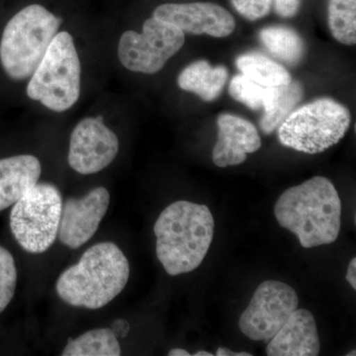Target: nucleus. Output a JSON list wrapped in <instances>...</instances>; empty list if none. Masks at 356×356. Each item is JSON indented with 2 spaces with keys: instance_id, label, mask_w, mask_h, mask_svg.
<instances>
[{
  "instance_id": "obj_18",
  "label": "nucleus",
  "mask_w": 356,
  "mask_h": 356,
  "mask_svg": "<svg viewBox=\"0 0 356 356\" xmlns=\"http://www.w3.org/2000/svg\"><path fill=\"white\" fill-rule=\"evenodd\" d=\"M259 37L267 50L286 64H298L305 53L303 40L290 28L283 26L264 28Z\"/></svg>"
},
{
  "instance_id": "obj_7",
  "label": "nucleus",
  "mask_w": 356,
  "mask_h": 356,
  "mask_svg": "<svg viewBox=\"0 0 356 356\" xmlns=\"http://www.w3.org/2000/svg\"><path fill=\"white\" fill-rule=\"evenodd\" d=\"M62 194L51 184H37L13 205L10 229L21 248L42 254L58 238L63 211Z\"/></svg>"
},
{
  "instance_id": "obj_23",
  "label": "nucleus",
  "mask_w": 356,
  "mask_h": 356,
  "mask_svg": "<svg viewBox=\"0 0 356 356\" xmlns=\"http://www.w3.org/2000/svg\"><path fill=\"white\" fill-rule=\"evenodd\" d=\"M17 268L14 257L0 245V313L6 310L15 294Z\"/></svg>"
},
{
  "instance_id": "obj_29",
  "label": "nucleus",
  "mask_w": 356,
  "mask_h": 356,
  "mask_svg": "<svg viewBox=\"0 0 356 356\" xmlns=\"http://www.w3.org/2000/svg\"><path fill=\"white\" fill-rule=\"evenodd\" d=\"M168 355L170 356H191V353L188 351L185 350H182V348H173V350H170V353H168Z\"/></svg>"
},
{
  "instance_id": "obj_28",
  "label": "nucleus",
  "mask_w": 356,
  "mask_h": 356,
  "mask_svg": "<svg viewBox=\"0 0 356 356\" xmlns=\"http://www.w3.org/2000/svg\"><path fill=\"white\" fill-rule=\"evenodd\" d=\"M217 356H252L250 353H234L233 350H229L227 348H218Z\"/></svg>"
},
{
  "instance_id": "obj_19",
  "label": "nucleus",
  "mask_w": 356,
  "mask_h": 356,
  "mask_svg": "<svg viewBox=\"0 0 356 356\" xmlns=\"http://www.w3.org/2000/svg\"><path fill=\"white\" fill-rule=\"evenodd\" d=\"M120 344L109 327L84 332L76 339H69L63 356H119Z\"/></svg>"
},
{
  "instance_id": "obj_8",
  "label": "nucleus",
  "mask_w": 356,
  "mask_h": 356,
  "mask_svg": "<svg viewBox=\"0 0 356 356\" xmlns=\"http://www.w3.org/2000/svg\"><path fill=\"white\" fill-rule=\"evenodd\" d=\"M185 35L175 25L152 17L145 21L142 33L126 31L118 46L119 60L134 72L153 74L179 51Z\"/></svg>"
},
{
  "instance_id": "obj_9",
  "label": "nucleus",
  "mask_w": 356,
  "mask_h": 356,
  "mask_svg": "<svg viewBox=\"0 0 356 356\" xmlns=\"http://www.w3.org/2000/svg\"><path fill=\"white\" fill-rule=\"evenodd\" d=\"M298 295L286 283L264 281L243 312L240 330L252 341L268 343L298 309Z\"/></svg>"
},
{
  "instance_id": "obj_2",
  "label": "nucleus",
  "mask_w": 356,
  "mask_h": 356,
  "mask_svg": "<svg viewBox=\"0 0 356 356\" xmlns=\"http://www.w3.org/2000/svg\"><path fill=\"white\" fill-rule=\"evenodd\" d=\"M215 221L203 204L177 201L161 213L154 226L156 257L170 276L201 266L214 238Z\"/></svg>"
},
{
  "instance_id": "obj_25",
  "label": "nucleus",
  "mask_w": 356,
  "mask_h": 356,
  "mask_svg": "<svg viewBox=\"0 0 356 356\" xmlns=\"http://www.w3.org/2000/svg\"><path fill=\"white\" fill-rule=\"evenodd\" d=\"M301 0H274L275 13L283 18H292L299 13Z\"/></svg>"
},
{
  "instance_id": "obj_21",
  "label": "nucleus",
  "mask_w": 356,
  "mask_h": 356,
  "mask_svg": "<svg viewBox=\"0 0 356 356\" xmlns=\"http://www.w3.org/2000/svg\"><path fill=\"white\" fill-rule=\"evenodd\" d=\"M327 22L332 37L341 44H356V0H329Z\"/></svg>"
},
{
  "instance_id": "obj_16",
  "label": "nucleus",
  "mask_w": 356,
  "mask_h": 356,
  "mask_svg": "<svg viewBox=\"0 0 356 356\" xmlns=\"http://www.w3.org/2000/svg\"><path fill=\"white\" fill-rule=\"evenodd\" d=\"M228 77V70L224 65L213 67L207 60H199L180 72L177 84L182 90L195 93L204 102H211L221 95Z\"/></svg>"
},
{
  "instance_id": "obj_12",
  "label": "nucleus",
  "mask_w": 356,
  "mask_h": 356,
  "mask_svg": "<svg viewBox=\"0 0 356 356\" xmlns=\"http://www.w3.org/2000/svg\"><path fill=\"white\" fill-rule=\"evenodd\" d=\"M110 194L105 187H96L83 198H69L63 205L58 238L63 245L76 250L88 242L106 215Z\"/></svg>"
},
{
  "instance_id": "obj_6",
  "label": "nucleus",
  "mask_w": 356,
  "mask_h": 356,
  "mask_svg": "<svg viewBox=\"0 0 356 356\" xmlns=\"http://www.w3.org/2000/svg\"><path fill=\"white\" fill-rule=\"evenodd\" d=\"M350 123V110L344 105L321 98L288 115L278 127V140L300 153L321 154L343 139Z\"/></svg>"
},
{
  "instance_id": "obj_14",
  "label": "nucleus",
  "mask_w": 356,
  "mask_h": 356,
  "mask_svg": "<svg viewBox=\"0 0 356 356\" xmlns=\"http://www.w3.org/2000/svg\"><path fill=\"white\" fill-rule=\"evenodd\" d=\"M320 351L315 318L305 309H297L266 348L268 356H317Z\"/></svg>"
},
{
  "instance_id": "obj_31",
  "label": "nucleus",
  "mask_w": 356,
  "mask_h": 356,
  "mask_svg": "<svg viewBox=\"0 0 356 356\" xmlns=\"http://www.w3.org/2000/svg\"><path fill=\"white\" fill-rule=\"evenodd\" d=\"M355 355H356L355 350L350 351V353H348V355H346V356H355Z\"/></svg>"
},
{
  "instance_id": "obj_20",
  "label": "nucleus",
  "mask_w": 356,
  "mask_h": 356,
  "mask_svg": "<svg viewBox=\"0 0 356 356\" xmlns=\"http://www.w3.org/2000/svg\"><path fill=\"white\" fill-rule=\"evenodd\" d=\"M229 93L233 99L243 103L248 108L254 111L262 108L264 113H267L273 109L277 97L278 86L266 88L243 74H238L229 83Z\"/></svg>"
},
{
  "instance_id": "obj_13",
  "label": "nucleus",
  "mask_w": 356,
  "mask_h": 356,
  "mask_svg": "<svg viewBox=\"0 0 356 356\" xmlns=\"http://www.w3.org/2000/svg\"><path fill=\"white\" fill-rule=\"evenodd\" d=\"M218 140L213 149V163L218 168L242 165L248 154L261 147V139L254 124L229 113L217 119Z\"/></svg>"
},
{
  "instance_id": "obj_3",
  "label": "nucleus",
  "mask_w": 356,
  "mask_h": 356,
  "mask_svg": "<svg viewBox=\"0 0 356 356\" xmlns=\"http://www.w3.org/2000/svg\"><path fill=\"white\" fill-rule=\"evenodd\" d=\"M130 264L118 245L96 243L74 266L65 269L56 282V291L65 303L97 310L116 298L127 285Z\"/></svg>"
},
{
  "instance_id": "obj_11",
  "label": "nucleus",
  "mask_w": 356,
  "mask_h": 356,
  "mask_svg": "<svg viewBox=\"0 0 356 356\" xmlns=\"http://www.w3.org/2000/svg\"><path fill=\"white\" fill-rule=\"evenodd\" d=\"M153 17L175 25L192 35L225 38L234 32L235 18L224 7L211 2L165 3L156 7Z\"/></svg>"
},
{
  "instance_id": "obj_10",
  "label": "nucleus",
  "mask_w": 356,
  "mask_h": 356,
  "mask_svg": "<svg viewBox=\"0 0 356 356\" xmlns=\"http://www.w3.org/2000/svg\"><path fill=\"white\" fill-rule=\"evenodd\" d=\"M119 152L116 134L103 123L102 116L79 122L70 135L69 163L81 175L102 172Z\"/></svg>"
},
{
  "instance_id": "obj_1",
  "label": "nucleus",
  "mask_w": 356,
  "mask_h": 356,
  "mask_svg": "<svg viewBox=\"0 0 356 356\" xmlns=\"http://www.w3.org/2000/svg\"><path fill=\"white\" fill-rule=\"evenodd\" d=\"M341 201L331 180L315 177L281 194L274 215L281 228L298 236L302 247L330 245L339 238Z\"/></svg>"
},
{
  "instance_id": "obj_24",
  "label": "nucleus",
  "mask_w": 356,
  "mask_h": 356,
  "mask_svg": "<svg viewBox=\"0 0 356 356\" xmlns=\"http://www.w3.org/2000/svg\"><path fill=\"white\" fill-rule=\"evenodd\" d=\"M231 2L238 13L250 21L266 17L273 6V0H231Z\"/></svg>"
},
{
  "instance_id": "obj_27",
  "label": "nucleus",
  "mask_w": 356,
  "mask_h": 356,
  "mask_svg": "<svg viewBox=\"0 0 356 356\" xmlns=\"http://www.w3.org/2000/svg\"><path fill=\"white\" fill-rule=\"evenodd\" d=\"M346 281H348L350 286L353 288V289H356V259L353 257L351 259L350 264H348V273H346Z\"/></svg>"
},
{
  "instance_id": "obj_26",
  "label": "nucleus",
  "mask_w": 356,
  "mask_h": 356,
  "mask_svg": "<svg viewBox=\"0 0 356 356\" xmlns=\"http://www.w3.org/2000/svg\"><path fill=\"white\" fill-rule=\"evenodd\" d=\"M110 329L113 332L115 337H126L128 336L129 332H130V325H129L127 321L119 318V320L114 321L112 323Z\"/></svg>"
},
{
  "instance_id": "obj_5",
  "label": "nucleus",
  "mask_w": 356,
  "mask_h": 356,
  "mask_svg": "<svg viewBox=\"0 0 356 356\" xmlns=\"http://www.w3.org/2000/svg\"><path fill=\"white\" fill-rule=\"evenodd\" d=\"M81 74L72 35L58 32L33 72L27 95L51 111H67L81 95Z\"/></svg>"
},
{
  "instance_id": "obj_15",
  "label": "nucleus",
  "mask_w": 356,
  "mask_h": 356,
  "mask_svg": "<svg viewBox=\"0 0 356 356\" xmlns=\"http://www.w3.org/2000/svg\"><path fill=\"white\" fill-rule=\"evenodd\" d=\"M41 163L31 154L0 159V211L13 206L38 184Z\"/></svg>"
},
{
  "instance_id": "obj_4",
  "label": "nucleus",
  "mask_w": 356,
  "mask_h": 356,
  "mask_svg": "<svg viewBox=\"0 0 356 356\" xmlns=\"http://www.w3.org/2000/svg\"><path fill=\"white\" fill-rule=\"evenodd\" d=\"M60 25V18L39 4H31L15 14L0 41V62L7 76L15 81L31 76Z\"/></svg>"
},
{
  "instance_id": "obj_30",
  "label": "nucleus",
  "mask_w": 356,
  "mask_h": 356,
  "mask_svg": "<svg viewBox=\"0 0 356 356\" xmlns=\"http://www.w3.org/2000/svg\"><path fill=\"white\" fill-rule=\"evenodd\" d=\"M194 356H213V355L211 353H208V351L200 350L196 353Z\"/></svg>"
},
{
  "instance_id": "obj_17",
  "label": "nucleus",
  "mask_w": 356,
  "mask_h": 356,
  "mask_svg": "<svg viewBox=\"0 0 356 356\" xmlns=\"http://www.w3.org/2000/svg\"><path fill=\"white\" fill-rule=\"evenodd\" d=\"M236 67L243 76L266 88H276L291 83L283 65L259 53L243 54L236 60Z\"/></svg>"
},
{
  "instance_id": "obj_22",
  "label": "nucleus",
  "mask_w": 356,
  "mask_h": 356,
  "mask_svg": "<svg viewBox=\"0 0 356 356\" xmlns=\"http://www.w3.org/2000/svg\"><path fill=\"white\" fill-rule=\"evenodd\" d=\"M303 95V86L298 81H291L285 86H278L277 97L273 109L261 117L262 132L269 135L280 127V124L301 102Z\"/></svg>"
}]
</instances>
